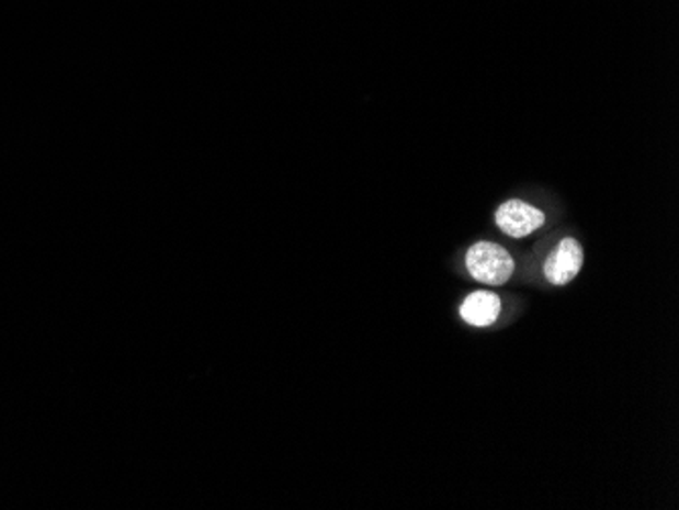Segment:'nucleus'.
I'll return each instance as SVG.
<instances>
[{"label": "nucleus", "instance_id": "20e7f679", "mask_svg": "<svg viewBox=\"0 0 679 510\" xmlns=\"http://www.w3.org/2000/svg\"><path fill=\"white\" fill-rule=\"evenodd\" d=\"M460 316L476 328L493 326L500 316V297L490 291L471 293L464 304L460 305Z\"/></svg>", "mask_w": 679, "mask_h": 510}, {"label": "nucleus", "instance_id": "f03ea898", "mask_svg": "<svg viewBox=\"0 0 679 510\" xmlns=\"http://www.w3.org/2000/svg\"><path fill=\"white\" fill-rule=\"evenodd\" d=\"M495 222L505 235L511 238H523L540 230L545 224V214L540 207L531 206L523 200H507L497 209Z\"/></svg>", "mask_w": 679, "mask_h": 510}, {"label": "nucleus", "instance_id": "f257e3e1", "mask_svg": "<svg viewBox=\"0 0 679 510\" xmlns=\"http://www.w3.org/2000/svg\"><path fill=\"white\" fill-rule=\"evenodd\" d=\"M466 267L472 279L486 285H505L514 273L513 257L495 242H476L466 252Z\"/></svg>", "mask_w": 679, "mask_h": 510}, {"label": "nucleus", "instance_id": "7ed1b4c3", "mask_svg": "<svg viewBox=\"0 0 679 510\" xmlns=\"http://www.w3.org/2000/svg\"><path fill=\"white\" fill-rule=\"evenodd\" d=\"M584 249L576 238H564L547 257L543 273L552 285H568L582 271Z\"/></svg>", "mask_w": 679, "mask_h": 510}]
</instances>
